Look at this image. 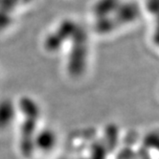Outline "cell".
Returning a JSON list of instances; mask_svg holds the SVG:
<instances>
[{
  "label": "cell",
  "instance_id": "1",
  "mask_svg": "<svg viewBox=\"0 0 159 159\" xmlns=\"http://www.w3.org/2000/svg\"><path fill=\"white\" fill-rule=\"evenodd\" d=\"M54 143H55V136L53 135V133L48 131L41 133L38 138L39 148L44 151H48L51 148H53Z\"/></svg>",
  "mask_w": 159,
  "mask_h": 159
}]
</instances>
